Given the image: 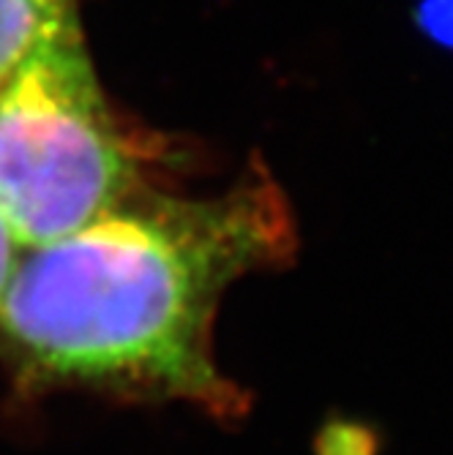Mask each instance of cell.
I'll list each match as a JSON object with an SVG mask.
<instances>
[{"mask_svg": "<svg viewBox=\"0 0 453 455\" xmlns=\"http://www.w3.org/2000/svg\"><path fill=\"white\" fill-rule=\"evenodd\" d=\"M295 245L293 216L265 172L205 199L132 194L25 248L0 300V336L44 382L238 420L249 395L216 363V311L235 281L290 262Z\"/></svg>", "mask_w": 453, "mask_h": 455, "instance_id": "obj_1", "label": "cell"}, {"mask_svg": "<svg viewBox=\"0 0 453 455\" xmlns=\"http://www.w3.org/2000/svg\"><path fill=\"white\" fill-rule=\"evenodd\" d=\"M140 161L104 101L79 22L0 88V216L22 248L63 237L137 194Z\"/></svg>", "mask_w": 453, "mask_h": 455, "instance_id": "obj_2", "label": "cell"}, {"mask_svg": "<svg viewBox=\"0 0 453 455\" xmlns=\"http://www.w3.org/2000/svg\"><path fill=\"white\" fill-rule=\"evenodd\" d=\"M74 22L77 0H0V88Z\"/></svg>", "mask_w": 453, "mask_h": 455, "instance_id": "obj_3", "label": "cell"}, {"mask_svg": "<svg viewBox=\"0 0 453 455\" xmlns=\"http://www.w3.org/2000/svg\"><path fill=\"white\" fill-rule=\"evenodd\" d=\"M22 243L17 240V235L12 232V227L6 224V219L0 216V300L6 295V286L17 270V262L22 257Z\"/></svg>", "mask_w": 453, "mask_h": 455, "instance_id": "obj_4", "label": "cell"}]
</instances>
